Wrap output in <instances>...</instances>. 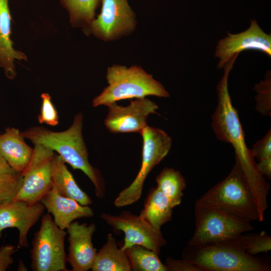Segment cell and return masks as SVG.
<instances>
[{
    "label": "cell",
    "mask_w": 271,
    "mask_h": 271,
    "mask_svg": "<svg viewBox=\"0 0 271 271\" xmlns=\"http://www.w3.org/2000/svg\"><path fill=\"white\" fill-rule=\"evenodd\" d=\"M220 39L216 47V57L219 59L218 68H222L235 54L246 50H255L271 56V35L265 33L255 20H251L249 28L239 33Z\"/></svg>",
    "instance_id": "obj_13"
},
{
    "label": "cell",
    "mask_w": 271,
    "mask_h": 271,
    "mask_svg": "<svg viewBox=\"0 0 271 271\" xmlns=\"http://www.w3.org/2000/svg\"><path fill=\"white\" fill-rule=\"evenodd\" d=\"M254 89L257 92L255 97L256 110L263 115H271L270 74L267 73L265 79L256 84Z\"/></svg>",
    "instance_id": "obj_27"
},
{
    "label": "cell",
    "mask_w": 271,
    "mask_h": 271,
    "mask_svg": "<svg viewBox=\"0 0 271 271\" xmlns=\"http://www.w3.org/2000/svg\"><path fill=\"white\" fill-rule=\"evenodd\" d=\"M238 240L243 249L250 255L267 253L271 249V237L264 231L254 234L242 233Z\"/></svg>",
    "instance_id": "obj_26"
},
{
    "label": "cell",
    "mask_w": 271,
    "mask_h": 271,
    "mask_svg": "<svg viewBox=\"0 0 271 271\" xmlns=\"http://www.w3.org/2000/svg\"><path fill=\"white\" fill-rule=\"evenodd\" d=\"M173 207L167 197L157 188H152L145 200L140 215L155 228L172 219Z\"/></svg>",
    "instance_id": "obj_21"
},
{
    "label": "cell",
    "mask_w": 271,
    "mask_h": 271,
    "mask_svg": "<svg viewBox=\"0 0 271 271\" xmlns=\"http://www.w3.org/2000/svg\"><path fill=\"white\" fill-rule=\"evenodd\" d=\"M239 236L219 243L187 245L183 252L182 258L198 265L203 271L270 270L268 261L245 251L239 241Z\"/></svg>",
    "instance_id": "obj_4"
},
{
    "label": "cell",
    "mask_w": 271,
    "mask_h": 271,
    "mask_svg": "<svg viewBox=\"0 0 271 271\" xmlns=\"http://www.w3.org/2000/svg\"><path fill=\"white\" fill-rule=\"evenodd\" d=\"M17 248L12 244H6L0 247V271H6L14 262L12 255Z\"/></svg>",
    "instance_id": "obj_31"
},
{
    "label": "cell",
    "mask_w": 271,
    "mask_h": 271,
    "mask_svg": "<svg viewBox=\"0 0 271 271\" xmlns=\"http://www.w3.org/2000/svg\"><path fill=\"white\" fill-rule=\"evenodd\" d=\"M252 155L258 161L271 157V129L252 146Z\"/></svg>",
    "instance_id": "obj_29"
},
{
    "label": "cell",
    "mask_w": 271,
    "mask_h": 271,
    "mask_svg": "<svg viewBox=\"0 0 271 271\" xmlns=\"http://www.w3.org/2000/svg\"><path fill=\"white\" fill-rule=\"evenodd\" d=\"M165 265L167 271H203L198 265L184 259L177 260L168 257Z\"/></svg>",
    "instance_id": "obj_30"
},
{
    "label": "cell",
    "mask_w": 271,
    "mask_h": 271,
    "mask_svg": "<svg viewBox=\"0 0 271 271\" xmlns=\"http://www.w3.org/2000/svg\"><path fill=\"white\" fill-rule=\"evenodd\" d=\"M106 78L108 85L93 99V107L107 106L119 100L150 95L170 96L164 86L141 66L113 65L107 68Z\"/></svg>",
    "instance_id": "obj_5"
},
{
    "label": "cell",
    "mask_w": 271,
    "mask_h": 271,
    "mask_svg": "<svg viewBox=\"0 0 271 271\" xmlns=\"http://www.w3.org/2000/svg\"><path fill=\"white\" fill-rule=\"evenodd\" d=\"M41 97L42 104L40 113L38 116L40 123H46L51 126H56L59 123V115L54 105L50 95L47 93H43Z\"/></svg>",
    "instance_id": "obj_28"
},
{
    "label": "cell",
    "mask_w": 271,
    "mask_h": 271,
    "mask_svg": "<svg viewBox=\"0 0 271 271\" xmlns=\"http://www.w3.org/2000/svg\"><path fill=\"white\" fill-rule=\"evenodd\" d=\"M83 115L78 113L71 125L66 130L54 131L43 126L31 127L22 134L34 145H38L56 152L65 163L73 169L82 171L94 186L95 193L100 199L105 192L103 178L98 170L88 160V153L83 135Z\"/></svg>",
    "instance_id": "obj_2"
},
{
    "label": "cell",
    "mask_w": 271,
    "mask_h": 271,
    "mask_svg": "<svg viewBox=\"0 0 271 271\" xmlns=\"http://www.w3.org/2000/svg\"><path fill=\"white\" fill-rule=\"evenodd\" d=\"M67 230L69 243L67 260L72 270L87 271L91 269L97 253L92 242L95 224L73 221Z\"/></svg>",
    "instance_id": "obj_15"
},
{
    "label": "cell",
    "mask_w": 271,
    "mask_h": 271,
    "mask_svg": "<svg viewBox=\"0 0 271 271\" xmlns=\"http://www.w3.org/2000/svg\"><path fill=\"white\" fill-rule=\"evenodd\" d=\"M55 154L49 149L34 145L31 161L22 173V186L14 200L33 204L40 201L52 189V160Z\"/></svg>",
    "instance_id": "obj_9"
},
{
    "label": "cell",
    "mask_w": 271,
    "mask_h": 271,
    "mask_svg": "<svg viewBox=\"0 0 271 271\" xmlns=\"http://www.w3.org/2000/svg\"><path fill=\"white\" fill-rule=\"evenodd\" d=\"M24 139L21 131L16 127H7L0 133V155L21 173L29 164L34 151Z\"/></svg>",
    "instance_id": "obj_17"
},
{
    "label": "cell",
    "mask_w": 271,
    "mask_h": 271,
    "mask_svg": "<svg viewBox=\"0 0 271 271\" xmlns=\"http://www.w3.org/2000/svg\"><path fill=\"white\" fill-rule=\"evenodd\" d=\"M196 203L240 221L250 222L259 219L250 188L236 159L228 175Z\"/></svg>",
    "instance_id": "obj_3"
},
{
    "label": "cell",
    "mask_w": 271,
    "mask_h": 271,
    "mask_svg": "<svg viewBox=\"0 0 271 271\" xmlns=\"http://www.w3.org/2000/svg\"><path fill=\"white\" fill-rule=\"evenodd\" d=\"M156 181L157 187L167 197L173 208L181 204L186 183L178 171L166 167L157 176Z\"/></svg>",
    "instance_id": "obj_22"
},
{
    "label": "cell",
    "mask_w": 271,
    "mask_h": 271,
    "mask_svg": "<svg viewBox=\"0 0 271 271\" xmlns=\"http://www.w3.org/2000/svg\"><path fill=\"white\" fill-rule=\"evenodd\" d=\"M22 181V173L14 169L0 155V205L13 200Z\"/></svg>",
    "instance_id": "obj_24"
},
{
    "label": "cell",
    "mask_w": 271,
    "mask_h": 271,
    "mask_svg": "<svg viewBox=\"0 0 271 271\" xmlns=\"http://www.w3.org/2000/svg\"><path fill=\"white\" fill-rule=\"evenodd\" d=\"M65 164L55 153L52 160V188L61 196L73 199L82 205L92 204L91 198L78 186Z\"/></svg>",
    "instance_id": "obj_19"
},
{
    "label": "cell",
    "mask_w": 271,
    "mask_h": 271,
    "mask_svg": "<svg viewBox=\"0 0 271 271\" xmlns=\"http://www.w3.org/2000/svg\"><path fill=\"white\" fill-rule=\"evenodd\" d=\"M131 270L167 271L156 252L139 245H134L126 250Z\"/></svg>",
    "instance_id": "obj_23"
},
{
    "label": "cell",
    "mask_w": 271,
    "mask_h": 271,
    "mask_svg": "<svg viewBox=\"0 0 271 271\" xmlns=\"http://www.w3.org/2000/svg\"><path fill=\"white\" fill-rule=\"evenodd\" d=\"M70 13L71 21L89 26L94 20L96 9L101 0H63Z\"/></svg>",
    "instance_id": "obj_25"
},
{
    "label": "cell",
    "mask_w": 271,
    "mask_h": 271,
    "mask_svg": "<svg viewBox=\"0 0 271 271\" xmlns=\"http://www.w3.org/2000/svg\"><path fill=\"white\" fill-rule=\"evenodd\" d=\"M257 168L259 173L268 179L271 178V157L258 161L256 163Z\"/></svg>",
    "instance_id": "obj_32"
},
{
    "label": "cell",
    "mask_w": 271,
    "mask_h": 271,
    "mask_svg": "<svg viewBox=\"0 0 271 271\" xmlns=\"http://www.w3.org/2000/svg\"><path fill=\"white\" fill-rule=\"evenodd\" d=\"M100 217L116 231L124 232V243L121 247L123 250L139 245L159 254L166 244L161 230L155 228L140 215L123 211L115 216L103 213Z\"/></svg>",
    "instance_id": "obj_10"
},
{
    "label": "cell",
    "mask_w": 271,
    "mask_h": 271,
    "mask_svg": "<svg viewBox=\"0 0 271 271\" xmlns=\"http://www.w3.org/2000/svg\"><path fill=\"white\" fill-rule=\"evenodd\" d=\"M108 112L104 121L106 128L111 132L140 133L148 125L147 120L150 114L156 113L158 106L146 98L130 100L126 106L116 102L108 106Z\"/></svg>",
    "instance_id": "obj_12"
},
{
    "label": "cell",
    "mask_w": 271,
    "mask_h": 271,
    "mask_svg": "<svg viewBox=\"0 0 271 271\" xmlns=\"http://www.w3.org/2000/svg\"><path fill=\"white\" fill-rule=\"evenodd\" d=\"M45 208L39 201L33 204L11 200L0 205V239L4 230L16 228L19 233L18 248L27 247L29 231L42 216Z\"/></svg>",
    "instance_id": "obj_14"
},
{
    "label": "cell",
    "mask_w": 271,
    "mask_h": 271,
    "mask_svg": "<svg viewBox=\"0 0 271 271\" xmlns=\"http://www.w3.org/2000/svg\"><path fill=\"white\" fill-rule=\"evenodd\" d=\"M99 15L89 26L97 38L111 41L131 33L136 27V16L127 0H101Z\"/></svg>",
    "instance_id": "obj_11"
},
{
    "label": "cell",
    "mask_w": 271,
    "mask_h": 271,
    "mask_svg": "<svg viewBox=\"0 0 271 271\" xmlns=\"http://www.w3.org/2000/svg\"><path fill=\"white\" fill-rule=\"evenodd\" d=\"M93 271H130V264L126 251L119 248L111 233L98 252L91 267Z\"/></svg>",
    "instance_id": "obj_20"
},
{
    "label": "cell",
    "mask_w": 271,
    "mask_h": 271,
    "mask_svg": "<svg viewBox=\"0 0 271 271\" xmlns=\"http://www.w3.org/2000/svg\"><path fill=\"white\" fill-rule=\"evenodd\" d=\"M141 134L143 141L141 169L133 182L115 198L114 204L117 207L129 205L139 200L148 174L166 157L172 146L171 138L162 129L148 125Z\"/></svg>",
    "instance_id": "obj_6"
},
{
    "label": "cell",
    "mask_w": 271,
    "mask_h": 271,
    "mask_svg": "<svg viewBox=\"0 0 271 271\" xmlns=\"http://www.w3.org/2000/svg\"><path fill=\"white\" fill-rule=\"evenodd\" d=\"M195 214V230L188 245L224 242L254 230L250 222L233 218L197 203Z\"/></svg>",
    "instance_id": "obj_8"
},
{
    "label": "cell",
    "mask_w": 271,
    "mask_h": 271,
    "mask_svg": "<svg viewBox=\"0 0 271 271\" xmlns=\"http://www.w3.org/2000/svg\"><path fill=\"white\" fill-rule=\"evenodd\" d=\"M11 17L9 0H0V66L9 79L16 76L15 60H27L22 52L16 50L11 39Z\"/></svg>",
    "instance_id": "obj_18"
},
{
    "label": "cell",
    "mask_w": 271,
    "mask_h": 271,
    "mask_svg": "<svg viewBox=\"0 0 271 271\" xmlns=\"http://www.w3.org/2000/svg\"><path fill=\"white\" fill-rule=\"evenodd\" d=\"M237 58V55L234 56L223 67L224 74L217 86V104L212 117V128L218 140L230 144L234 148L235 159L248 183L261 222L267 208L270 187L257 168L251 150L246 146L238 112L233 106L228 91L229 74Z\"/></svg>",
    "instance_id": "obj_1"
},
{
    "label": "cell",
    "mask_w": 271,
    "mask_h": 271,
    "mask_svg": "<svg viewBox=\"0 0 271 271\" xmlns=\"http://www.w3.org/2000/svg\"><path fill=\"white\" fill-rule=\"evenodd\" d=\"M40 202L48 213L53 216L55 224L63 230L67 229L77 219L91 217L94 215L91 207L61 196L53 188L42 197Z\"/></svg>",
    "instance_id": "obj_16"
},
{
    "label": "cell",
    "mask_w": 271,
    "mask_h": 271,
    "mask_svg": "<svg viewBox=\"0 0 271 271\" xmlns=\"http://www.w3.org/2000/svg\"><path fill=\"white\" fill-rule=\"evenodd\" d=\"M66 235V232L55 224L49 213L42 216L40 227L32 241L31 256L33 270H67L64 247Z\"/></svg>",
    "instance_id": "obj_7"
}]
</instances>
